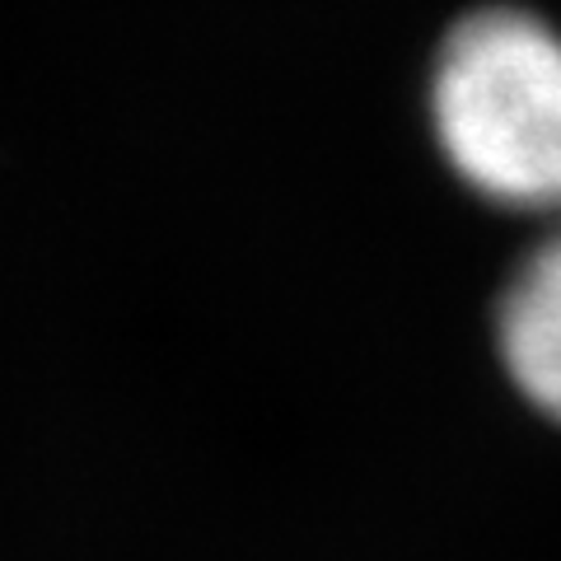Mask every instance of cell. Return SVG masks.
Masks as SVG:
<instances>
[{
	"label": "cell",
	"instance_id": "7a4b0ae2",
	"mask_svg": "<svg viewBox=\"0 0 561 561\" xmlns=\"http://www.w3.org/2000/svg\"><path fill=\"white\" fill-rule=\"evenodd\" d=\"M486 328L505 383L524 408L561 426V225L538 230L505 267Z\"/></svg>",
	"mask_w": 561,
	"mask_h": 561
},
{
	"label": "cell",
	"instance_id": "6da1fadb",
	"mask_svg": "<svg viewBox=\"0 0 561 561\" xmlns=\"http://www.w3.org/2000/svg\"><path fill=\"white\" fill-rule=\"evenodd\" d=\"M426 122L449 179L534 230L561 225V28L524 5L459 14L431 57Z\"/></svg>",
	"mask_w": 561,
	"mask_h": 561
}]
</instances>
